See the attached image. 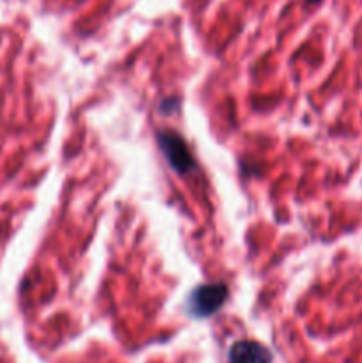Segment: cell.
Returning a JSON list of instances; mask_svg holds the SVG:
<instances>
[{
    "instance_id": "1",
    "label": "cell",
    "mask_w": 362,
    "mask_h": 363,
    "mask_svg": "<svg viewBox=\"0 0 362 363\" xmlns=\"http://www.w3.org/2000/svg\"><path fill=\"white\" fill-rule=\"evenodd\" d=\"M156 137H158V145L163 151V156L177 174H188L195 169V160L190 155L187 142L176 131L163 130L158 131Z\"/></svg>"
},
{
    "instance_id": "2",
    "label": "cell",
    "mask_w": 362,
    "mask_h": 363,
    "mask_svg": "<svg viewBox=\"0 0 362 363\" xmlns=\"http://www.w3.org/2000/svg\"><path fill=\"white\" fill-rule=\"evenodd\" d=\"M227 300L226 284H206L192 291L188 298V311L195 318H208L215 314Z\"/></svg>"
},
{
    "instance_id": "3",
    "label": "cell",
    "mask_w": 362,
    "mask_h": 363,
    "mask_svg": "<svg viewBox=\"0 0 362 363\" xmlns=\"http://www.w3.org/2000/svg\"><path fill=\"white\" fill-rule=\"evenodd\" d=\"M229 362L231 363H270L272 362V354L254 340H240V342L233 344L229 350Z\"/></svg>"
},
{
    "instance_id": "4",
    "label": "cell",
    "mask_w": 362,
    "mask_h": 363,
    "mask_svg": "<svg viewBox=\"0 0 362 363\" xmlns=\"http://www.w3.org/2000/svg\"><path fill=\"white\" fill-rule=\"evenodd\" d=\"M307 2H309V4H318L319 0H307Z\"/></svg>"
}]
</instances>
